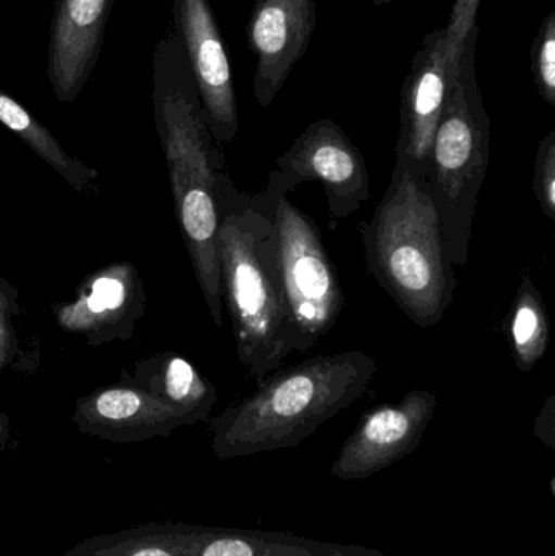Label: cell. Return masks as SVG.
<instances>
[{
  "label": "cell",
  "instance_id": "obj_7",
  "mask_svg": "<svg viewBox=\"0 0 555 556\" xmlns=\"http://www.w3.org/2000/svg\"><path fill=\"white\" fill-rule=\"evenodd\" d=\"M277 172L292 191L303 182H321L328 201L329 228L361 212L371 199L364 155L332 119L310 124L277 159Z\"/></svg>",
  "mask_w": 555,
  "mask_h": 556
},
{
  "label": "cell",
  "instance_id": "obj_23",
  "mask_svg": "<svg viewBox=\"0 0 555 556\" xmlns=\"http://www.w3.org/2000/svg\"><path fill=\"white\" fill-rule=\"evenodd\" d=\"M12 350V332H10L9 319H7L5 301L0 294V368L5 366Z\"/></svg>",
  "mask_w": 555,
  "mask_h": 556
},
{
  "label": "cell",
  "instance_id": "obj_1",
  "mask_svg": "<svg viewBox=\"0 0 555 556\" xmlns=\"http://www.w3.org/2000/svg\"><path fill=\"white\" fill-rule=\"evenodd\" d=\"M153 106L168 162L176 218L212 319L224 327L218 204L231 179L205 123L198 85L175 26L153 52Z\"/></svg>",
  "mask_w": 555,
  "mask_h": 556
},
{
  "label": "cell",
  "instance_id": "obj_10",
  "mask_svg": "<svg viewBox=\"0 0 555 556\" xmlns=\"http://www.w3.org/2000/svg\"><path fill=\"white\" fill-rule=\"evenodd\" d=\"M316 28L315 0H254L247 41L256 58L253 91L269 108L308 51Z\"/></svg>",
  "mask_w": 555,
  "mask_h": 556
},
{
  "label": "cell",
  "instance_id": "obj_4",
  "mask_svg": "<svg viewBox=\"0 0 555 556\" xmlns=\"http://www.w3.org/2000/svg\"><path fill=\"white\" fill-rule=\"evenodd\" d=\"M365 261L381 290L422 329L455 300L456 277L426 175L396 163L390 188L362 225Z\"/></svg>",
  "mask_w": 555,
  "mask_h": 556
},
{
  "label": "cell",
  "instance_id": "obj_6",
  "mask_svg": "<svg viewBox=\"0 0 555 556\" xmlns=\"http://www.w3.org/2000/svg\"><path fill=\"white\" fill-rule=\"evenodd\" d=\"M289 182L270 172L266 192L277 233L280 269L289 306V343L297 353L308 352L338 323L344 293L335 263L312 217L289 201Z\"/></svg>",
  "mask_w": 555,
  "mask_h": 556
},
{
  "label": "cell",
  "instance_id": "obj_21",
  "mask_svg": "<svg viewBox=\"0 0 555 556\" xmlns=\"http://www.w3.org/2000/svg\"><path fill=\"white\" fill-rule=\"evenodd\" d=\"M482 0H455L450 13L449 25L445 26L449 41L450 61L455 64L463 52V45L469 33L478 26L479 5Z\"/></svg>",
  "mask_w": 555,
  "mask_h": 556
},
{
  "label": "cell",
  "instance_id": "obj_14",
  "mask_svg": "<svg viewBox=\"0 0 555 556\" xmlns=\"http://www.w3.org/2000/svg\"><path fill=\"white\" fill-rule=\"evenodd\" d=\"M134 277L133 266L116 264L91 278L74 303L59 307L62 329L93 333L116 324L133 300Z\"/></svg>",
  "mask_w": 555,
  "mask_h": 556
},
{
  "label": "cell",
  "instance_id": "obj_16",
  "mask_svg": "<svg viewBox=\"0 0 555 556\" xmlns=\"http://www.w3.org/2000/svg\"><path fill=\"white\" fill-rule=\"evenodd\" d=\"M147 392L178 410L188 425L207 420L217 404L214 386L182 356L168 353L153 359Z\"/></svg>",
  "mask_w": 555,
  "mask_h": 556
},
{
  "label": "cell",
  "instance_id": "obj_11",
  "mask_svg": "<svg viewBox=\"0 0 555 556\" xmlns=\"http://www.w3.org/2000/svg\"><path fill=\"white\" fill-rule=\"evenodd\" d=\"M452 75L445 28L436 29L424 38L401 90L396 163L422 175H426L433 134Z\"/></svg>",
  "mask_w": 555,
  "mask_h": 556
},
{
  "label": "cell",
  "instance_id": "obj_20",
  "mask_svg": "<svg viewBox=\"0 0 555 556\" xmlns=\"http://www.w3.org/2000/svg\"><path fill=\"white\" fill-rule=\"evenodd\" d=\"M533 189L541 211L555 222V129L550 130L538 147Z\"/></svg>",
  "mask_w": 555,
  "mask_h": 556
},
{
  "label": "cell",
  "instance_id": "obj_12",
  "mask_svg": "<svg viewBox=\"0 0 555 556\" xmlns=\"http://www.w3.org/2000/svg\"><path fill=\"white\" fill-rule=\"evenodd\" d=\"M114 0H58L49 39L48 77L59 103H74L90 80Z\"/></svg>",
  "mask_w": 555,
  "mask_h": 556
},
{
  "label": "cell",
  "instance_id": "obj_8",
  "mask_svg": "<svg viewBox=\"0 0 555 556\" xmlns=\"http://www.w3.org/2000/svg\"><path fill=\"white\" fill-rule=\"evenodd\" d=\"M173 26L181 36L212 137L231 143L240 130L230 58L209 0H173Z\"/></svg>",
  "mask_w": 555,
  "mask_h": 556
},
{
  "label": "cell",
  "instance_id": "obj_24",
  "mask_svg": "<svg viewBox=\"0 0 555 556\" xmlns=\"http://www.w3.org/2000/svg\"><path fill=\"white\" fill-rule=\"evenodd\" d=\"M10 437V421L5 414L0 412V450L5 447L7 441Z\"/></svg>",
  "mask_w": 555,
  "mask_h": 556
},
{
  "label": "cell",
  "instance_id": "obj_17",
  "mask_svg": "<svg viewBox=\"0 0 555 556\" xmlns=\"http://www.w3.org/2000/svg\"><path fill=\"white\" fill-rule=\"evenodd\" d=\"M0 123L23 140L39 159L45 160L77 191L90 188L98 173L72 159L55 137L36 121L18 101L0 90Z\"/></svg>",
  "mask_w": 555,
  "mask_h": 556
},
{
  "label": "cell",
  "instance_id": "obj_15",
  "mask_svg": "<svg viewBox=\"0 0 555 556\" xmlns=\"http://www.w3.org/2000/svg\"><path fill=\"white\" fill-rule=\"evenodd\" d=\"M199 529L150 525L78 542L62 556H191Z\"/></svg>",
  "mask_w": 555,
  "mask_h": 556
},
{
  "label": "cell",
  "instance_id": "obj_19",
  "mask_svg": "<svg viewBox=\"0 0 555 556\" xmlns=\"http://www.w3.org/2000/svg\"><path fill=\"white\" fill-rule=\"evenodd\" d=\"M531 72L541 98L555 106V10L547 13L531 45Z\"/></svg>",
  "mask_w": 555,
  "mask_h": 556
},
{
  "label": "cell",
  "instance_id": "obj_3",
  "mask_svg": "<svg viewBox=\"0 0 555 556\" xmlns=\"http://www.w3.org/2000/svg\"><path fill=\"white\" fill-rule=\"evenodd\" d=\"M377 362L367 353L312 356L274 372L215 421V456H251L302 443L367 392Z\"/></svg>",
  "mask_w": 555,
  "mask_h": 556
},
{
  "label": "cell",
  "instance_id": "obj_5",
  "mask_svg": "<svg viewBox=\"0 0 555 556\" xmlns=\"http://www.w3.org/2000/svg\"><path fill=\"white\" fill-rule=\"evenodd\" d=\"M479 35L481 29L475 26L453 64L426 169L453 267L468 264L472 220L491 165V117L476 71Z\"/></svg>",
  "mask_w": 555,
  "mask_h": 556
},
{
  "label": "cell",
  "instance_id": "obj_13",
  "mask_svg": "<svg viewBox=\"0 0 555 556\" xmlns=\"http://www.w3.org/2000/svg\"><path fill=\"white\" fill-rule=\"evenodd\" d=\"M81 433L111 443H139L169 437L186 418L146 389L108 388L78 399L72 417Z\"/></svg>",
  "mask_w": 555,
  "mask_h": 556
},
{
  "label": "cell",
  "instance_id": "obj_9",
  "mask_svg": "<svg viewBox=\"0 0 555 556\" xmlns=\"http://www.w3.org/2000/svg\"><path fill=\"white\" fill-rule=\"evenodd\" d=\"M437 395L424 389L407 392L398 404H383L368 412L345 440L332 476L364 480L393 466L416 450L436 414Z\"/></svg>",
  "mask_w": 555,
  "mask_h": 556
},
{
  "label": "cell",
  "instance_id": "obj_18",
  "mask_svg": "<svg viewBox=\"0 0 555 556\" xmlns=\"http://www.w3.org/2000/svg\"><path fill=\"white\" fill-rule=\"evenodd\" d=\"M507 332L518 368L524 372L533 371L546 355L551 326L546 303L530 277H524L518 287L508 314Z\"/></svg>",
  "mask_w": 555,
  "mask_h": 556
},
{
  "label": "cell",
  "instance_id": "obj_25",
  "mask_svg": "<svg viewBox=\"0 0 555 556\" xmlns=\"http://www.w3.org/2000/svg\"><path fill=\"white\" fill-rule=\"evenodd\" d=\"M393 2V0H374V5L381 7L387 5V3Z\"/></svg>",
  "mask_w": 555,
  "mask_h": 556
},
{
  "label": "cell",
  "instance_id": "obj_22",
  "mask_svg": "<svg viewBox=\"0 0 555 556\" xmlns=\"http://www.w3.org/2000/svg\"><path fill=\"white\" fill-rule=\"evenodd\" d=\"M555 397L554 395H550L544 402L543 410H541L540 417L537 420V434L541 438V440L546 441L553 446V440L551 438L554 437V410H555Z\"/></svg>",
  "mask_w": 555,
  "mask_h": 556
},
{
  "label": "cell",
  "instance_id": "obj_2",
  "mask_svg": "<svg viewBox=\"0 0 555 556\" xmlns=\"http://www.w3.org/2000/svg\"><path fill=\"white\" fill-rule=\"evenodd\" d=\"M218 211L224 301L234 326L238 358L260 384L292 353L289 306L269 199L264 191L244 194L230 181L222 192Z\"/></svg>",
  "mask_w": 555,
  "mask_h": 556
}]
</instances>
